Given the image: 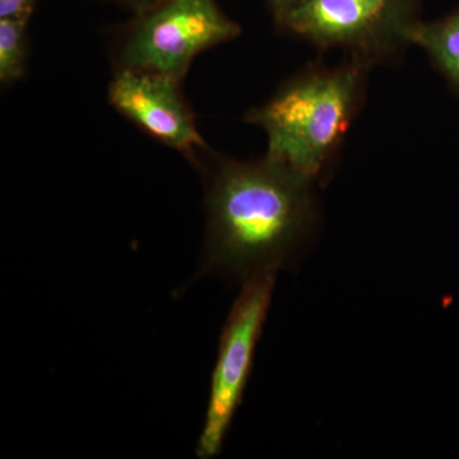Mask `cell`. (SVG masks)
Listing matches in <instances>:
<instances>
[{"mask_svg":"<svg viewBox=\"0 0 459 459\" xmlns=\"http://www.w3.org/2000/svg\"><path fill=\"white\" fill-rule=\"evenodd\" d=\"M313 184L267 155L219 160L205 178L208 270L246 280L277 272L312 228Z\"/></svg>","mask_w":459,"mask_h":459,"instance_id":"obj_1","label":"cell"},{"mask_svg":"<svg viewBox=\"0 0 459 459\" xmlns=\"http://www.w3.org/2000/svg\"><path fill=\"white\" fill-rule=\"evenodd\" d=\"M370 66L356 57L334 68L312 66L247 113L267 137L265 155L318 179L358 114Z\"/></svg>","mask_w":459,"mask_h":459,"instance_id":"obj_2","label":"cell"},{"mask_svg":"<svg viewBox=\"0 0 459 459\" xmlns=\"http://www.w3.org/2000/svg\"><path fill=\"white\" fill-rule=\"evenodd\" d=\"M241 27L217 0H161L138 13L115 50L117 68H131L183 80L193 60L235 40Z\"/></svg>","mask_w":459,"mask_h":459,"instance_id":"obj_3","label":"cell"},{"mask_svg":"<svg viewBox=\"0 0 459 459\" xmlns=\"http://www.w3.org/2000/svg\"><path fill=\"white\" fill-rule=\"evenodd\" d=\"M418 0H303L279 25L325 49L346 50L373 65L409 44Z\"/></svg>","mask_w":459,"mask_h":459,"instance_id":"obj_4","label":"cell"},{"mask_svg":"<svg viewBox=\"0 0 459 459\" xmlns=\"http://www.w3.org/2000/svg\"><path fill=\"white\" fill-rule=\"evenodd\" d=\"M276 271L249 277L235 301L220 340L211 380L210 401L199 437L197 455L216 457L241 403L253 367L256 343L270 309Z\"/></svg>","mask_w":459,"mask_h":459,"instance_id":"obj_5","label":"cell"},{"mask_svg":"<svg viewBox=\"0 0 459 459\" xmlns=\"http://www.w3.org/2000/svg\"><path fill=\"white\" fill-rule=\"evenodd\" d=\"M181 81L169 75L117 68L108 83L111 107L156 141L195 159L207 144L195 113L180 90Z\"/></svg>","mask_w":459,"mask_h":459,"instance_id":"obj_6","label":"cell"},{"mask_svg":"<svg viewBox=\"0 0 459 459\" xmlns=\"http://www.w3.org/2000/svg\"><path fill=\"white\" fill-rule=\"evenodd\" d=\"M409 44L421 48L459 96V8L439 20H420L411 27Z\"/></svg>","mask_w":459,"mask_h":459,"instance_id":"obj_7","label":"cell"},{"mask_svg":"<svg viewBox=\"0 0 459 459\" xmlns=\"http://www.w3.org/2000/svg\"><path fill=\"white\" fill-rule=\"evenodd\" d=\"M26 20L0 18V82H17L25 74L29 62V35Z\"/></svg>","mask_w":459,"mask_h":459,"instance_id":"obj_8","label":"cell"},{"mask_svg":"<svg viewBox=\"0 0 459 459\" xmlns=\"http://www.w3.org/2000/svg\"><path fill=\"white\" fill-rule=\"evenodd\" d=\"M36 0H0V18L29 21Z\"/></svg>","mask_w":459,"mask_h":459,"instance_id":"obj_9","label":"cell"},{"mask_svg":"<svg viewBox=\"0 0 459 459\" xmlns=\"http://www.w3.org/2000/svg\"><path fill=\"white\" fill-rule=\"evenodd\" d=\"M117 2L123 3V4L134 9L138 14L147 11L148 8L153 7V5H156L157 3L161 2V0H117Z\"/></svg>","mask_w":459,"mask_h":459,"instance_id":"obj_10","label":"cell"},{"mask_svg":"<svg viewBox=\"0 0 459 459\" xmlns=\"http://www.w3.org/2000/svg\"><path fill=\"white\" fill-rule=\"evenodd\" d=\"M272 11H273V14L276 13L277 9L280 7L281 0H270Z\"/></svg>","mask_w":459,"mask_h":459,"instance_id":"obj_11","label":"cell"}]
</instances>
